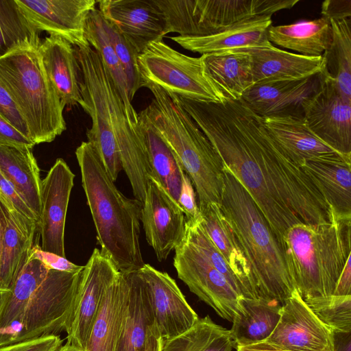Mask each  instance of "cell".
I'll return each instance as SVG.
<instances>
[{"label": "cell", "mask_w": 351, "mask_h": 351, "mask_svg": "<svg viewBox=\"0 0 351 351\" xmlns=\"http://www.w3.org/2000/svg\"><path fill=\"white\" fill-rule=\"evenodd\" d=\"M128 291L126 276L120 272L105 293L84 351H114L126 314Z\"/></svg>", "instance_id": "4316f807"}, {"label": "cell", "mask_w": 351, "mask_h": 351, "mask_svg": "<svg viewBox=\"0 0 351 351\" xmlns=\"http://www.w3.org/2000/svg\"><path fill=\"white\" fill-rule=\"evenodd\" d=\"M74 49L79 66L81 95L88 97L110 123L123 169L135 199L143 204L153 176L138 122L133 123L128 117L123 101L97 52L90 45Z\"/></svg>", "instance_id": "8992f818"}, {"label": "cell", "mask_w": 351, "mask_h": 351, "mask_svg": "<svg viewBox=\"0 0 351 351\" xmlns=\"http://www.w3.org/2000/svg\"><path fill=\"white\" fill-rule=\"evenodd\" d=\"M206 77L226 98L241 99L253 85L250 58L242 49L201 56Z\"/></svg>", "instance_id": "4dcf8cb0"}, {"label": "cell", "mask_w": 351, "mask_h": 351, "mask_svg": "<svg viewBox=\"0 0 351 351\" xmlns=\"http://www.w3.org/2000/svg\"><path fill=\"white\" fill-rule=\"evenodd\" d=\"M247 53L253 84L308 77L322 69V57L305 56L280 49L271 45L240 49Z\"/></svg>", "instance_id": "7402d4cb"}, {"label": "cell", "mask_w": 351, "mask_h": 351, "mask_svg": "<svg viewBox=\"0 0 351 351\" xmlns=\"http://www.w3.org/2000/svg\"><path fill=\"white\" fill-rule=\"evenodd\" d=\"M154 98L141 112L176 154L190 178L198 206L221 204L223 162L204 132L172 94L147 85Z\"/></svg>", "instance_id": "5b68a950"}, {"label": "cell", "mask_w": 351, "mask_h": 351, "mask_svg": "<svg viewBox=\"0 0 351 351\" xmlns=\"http://www.w3.org/2000/svg\"><path fill=\"white\" fill-rule=\"evenodd\" d=\"M299 0H197L201 11V36L221 31L239 22L256 17L271 16L293 8Z\"/></svg>", "instance_id": "603a6c76"}, {"label": "cell", "mask_w": 351, "mask_h": 351, "mask_svg": "<svg viewBox=\"0 0 351 351\" xmlns=\"http://www.w3.org/2000/svg\"><path fill=\"white\" fill-rule=\"evenodd\" d=\"M282 306L260 299L241 298L230 330L234 346L265 341L277 326Z\"/></svg>", "instance_id": "1f68e13d"}, {"label": "cell", "mask_w": 351, "mask_h": 351, "mask_svg": "<svg viewBox=\"0 0 351 351\" xmlns=\"http://www.w3.org/2000/svg\"><path fill=\"white\" fill-rule=\"evenodd\" d=\"M271 16L253 17L204 36H171L184 49L201 55L272 45L268 39Z\"/></svg>", "instance_id": "44dd1931"}, {"label": "cell", "mask_w": 351, "mask_h": 351, "mask_svg": "<svg viewBox=\"0 0 351 351\" xmlns=\"http://www.w3.org/2000/svg\"><path fill=\"white\" fill-rule=\"evenodd\" d=\"M38 222L7 208V226L0 247V289L10 290L34 246Z\"/></svg>", "instance_id": "d4e9b609"}, {"label": "cell", "mask_w": 351, "mask_h": 351, "mask_svg": "<svg viewBox=\"0 0 351 351\" xmlns=\"http://www.w3.org/2000/svg\"><path fill=\"white\" fill-rule=\"evenodd\" d=\"M30 256L40 259L49 269L55 270L74 272L84 267V266L77 265L70 262L66 257H62L42 250L41 247L38 246V244L34 245Z\"/></svg>", "instance_id": "f6af8a7d"}, {"label": "cell", "mask_w": 351, "mask_h": 351, "mask_svg": "<svg viewBox=\"0 0 351 351\" xmlns=\"http://www.w3.org/2000/svg\"><path fill=\"white\" fill-rule=\"evenodd\" d=\"M141 221L146 240L160 262L166 260L184 239L186 219L184 212L154 178L147 189Z\"/></svg>", "instance_id": "5bb4252c"}, {"label": "cell", "mask_w": 351, "mask_h": 351, "mask_svg": "<svg viewBox=\"0 0 351 351\" xmlns=\"http://www.w3.org/2000/svg\"><path fill=\"white\" fill-rule=\"evenodd\" d=\"M104 26L124 70L128 82L129 97L132 101L137 90L143 87L138 64L139 52L113 25L104 19Z\"/></svg>", "instance_id": "60d3db41"}, {"label": "cell", "mask_w": 351, "mask_h": 351, "mask_svg": "<svg viewBox=\"0 0 351 351\" xmlns=\"http://www.w3.org/2000/svg\"><path fill=\"white\" fill-rule=\"evenodd\" d=\"M10 290H1L0 289V311L5 300L6 298L9 294Z\"/></svg>", "instance_id": "11a10c76"}, {"label": "cell", "mask_w": 351, "mask_h": 351, "mask_svg": "<svg viewBox=\"0 0 351 351\" xmlns=\"http://www.w3.org/2000/svg\"><path fill=\"white\" fill-rule=\"evenodd\" d=\"M84 267L68 272L49 269L19 319L22 331L16 343L64 330Z\"/></svg>", "instance_id": "9c48e42d"}, {"label": "cell", "mask_w": 351, "mask_h": 351, "mask_svg": "<svg viewBox=\"0 0 351 351\" xmlns=\"http://www.w3.org/2000/svg\"><path fill=\"white\" fill-rule=\"evenodd\" d=\"M86 38L89 45L99 54L118 90L129 119L138 123V112L129 97L128 86L124 70L111 45L104 26V18L95 8L88 14L86 24Z\"/></svg>", "instance_id": "e575fe53"}, {"label": "cell", "mask_w": 351, "mask_h": 351, "mask_svg": "<svg viewBox=\"0 0 351 351\" xmlns=\"http://www.w3.org/2000/svg\"><path fill=\"white\" fill-rule=\"evenodd\" d=\"M38 51L46 73L64 106L79 105L82 97L74 47L62 38L49 36L40 42Z\"/></svg>", "instance_id": "cb8c5ba5"}, {"label": "cell", "mask_w": 351, "mask_h": 351, "mask_svg": "<svg viewBox=\"0 0 351 351\" xmlns=\"http://www.w3.org/2000/svg\"><path fill=\"white\" fill-rule=\"evenodd\" d=\"M321 71L296 80L265 82L253 84L241 99L262 118L304 117L306 102L318 90Z\"/></svg>", "instance_id": "d6986e66"}, {"label": "cell", "mask_w": 351, "mask_h": 351, "mask_svg": "<svg viewBox=\"0 0 351 351\" xmlns=\"http://www.w3.org/2000/svg\"><path fill=\"white\" fill-rule=\"evenodd\" d=\"M114 263L95 248L84 266L64 331L66 344L84 349L106 292L119 275Z\"/></svg>", "instance_id": "8fae6325"}, {"label": "cell", "mask_w": 351, "mask_h": 351, "mask_svg": "<svg viewBox=\"0 0 351 351\" xmlns=\"http://www.w3.org/2000/svg\"><path fill=\"white\" fill-rule=\"evenodd\" d=\"M173 96L252 197L280 243L295 224L332 221V211L319 189L272 139L263 118L241 99L213 103Z\"/></svg>", "instance_id": "6da1fadb"}, {"label": "cell", "mask_w": 351, "mask_h": 351, "mask_svg": "<svg viewBox=\"0 0 351 351\" xmlns=\"http://www.w3.org/2000/svg\"><path fill=\"white\" fill-rule=\"evenodd\" d=\"M27 21L38 32L62 38L74 47L89 46L86 24L95 0H15Z\"/></svg>", "instance_id": "4fadbf2b"}, {"label": "cell", "mask_w": 351, "mask_h": 351, "mask_svg": "<svg viewBox=\"0 0 351 351\" xmlns=\"http://www.w3.org/2000/svg\"><path fill=\"white\" fill-rule=\"evenodd\" d=\"M0 117L9 122L25 137L31 140L29 132L25 121L19 112L12 98L1 84Z\"/></svg>", "instance_id": "7bdbcfd3"}, {"label": "cell", "mask_w": 351, "mask_h": 351, "mask_svg": "<svg viewBox=\"0 0 351 351\" xmlns=\"http://www.w3.org/2000/svg\"><path fill=\"white\" fill-rule=\"evenodd\" d=\"M40 35L25 18L15 0H0V56L22 45H39Z\"/></svg>", "instance_id": "74e56055"}, {"label": "cell", "mask_w": 351, "mask_h": 351, "mask_svg": "<svg viewBox=\"0 0 351 351\" xmlns=\"http://www.w3.org/2000/svg\"><path fill=\"white\" fill-rule=\"evenodd\" d=\"M173 265L189 290L223 319L232 322L242 297L226 277L186 239L176 247Z\"/></svg>", "instance_id": "30bf717a"}, {"label": "cell", "mask_w": 351, "mask_h": 351, "mask_svg": "<svg viewBox=\"0 0 351 351\" xmlns=\"http://www.w3.org/2000/svg\"><path fill=\"white\" fill-rule=\"evenodd\" d=\"M178 204L184 212L186 221H193L200 217L193 184L186 173L183 176Z\"/></svg>", "instance_id": "ee69618b"}, {"label": "cell", "mask_w": 351, "mask_h": 351, "mask_svg": "<svg viewBox=\"0 0 351 351\" xmlns=\"http://www.w3.org/2000/svg\"><path fill=\"white\" fill-rule=\"evenodd\" d=\"M198 206L206 232L243 285L249 298L256 299L249 265L221 204L210 202Z\"/></svg>", "instance_id": "f1b7e54d"}, {"label": "cell", "mask_w": 351, "mask_h": 351, "mask_svg": "<svg viewBox=\"0 0 351 351\" xmlns=\"http://www.w3.org/2000/svg\"><path fill=\"white\" fill-rule=\"evenodd\" d=\"M304 117L314 134L336 152L351 155V99L321 71L318 90L306 102Z\"/></svg>", "instance_id": "7c38bea8"}, {"label": "cell", "mask_w": 351, "mask_h": 351, "mask_svg": "<svg viewBox=\"0 0 351 351\" xmlns=\"http://www.w3.org/2000/svg\"><path fill=\"white\" fill-rule=\"evenodd\" d=\"M138 64L143 87L154 85L202 102L220 103L226 98L205 75L201 56L183 54L163 40L152 43L140 53Z\"/></svg>", "instance_id": "ba28073f"}, {"label": "cell", "mask_w": 351, "mask_h": 351, "mask_svg": "<svg viewBox=\"0 0 351 351\" xmlns=\"http://www.w3.org/2000/svg\"><path fill=\"white\" fill-rule=\"evenodd\" d=\"M304 302L332 332H351V295H331Z\"/></svg>", "instance_id": "ab89813d"}, {"label": "cell", "mask_w": 351, "mask_h": 351, "mask_svg": "<svg viewBox=\"0 0 351 351\" xmlns=\"http://www.w3.org/2000/svg\"><path fill=\"white\" fill-rule=\"evenodd\" d=\"M138 125L143 135L152 176L178 204L184 171L170 147L156 132L141 112Z\"/></svg>", "instance_id": "836d02e7"}, {"label": "cell", "mask_w": 351, "mask_h": 351, "mask_svg": "<svg viewBox=\"0 0 351 351\" xmlns=\"http://www.w3.org/2000/svg\"><path fill=\"white\" fill-rule=\"evenodd\" d=\"M63 341L60 335H47L1 346L0 351H58Z\"/></svg>", "instance_id": "b9f144b4"}, {"label": "cell", "mask_w": 351, "mask_h": 351, "mask_svg": "<svg viewBox=\"0 0 351 351\" xmlns=\"http://www.w3.org/2000/svg\"><path fill=\"white\" fill-rule=\"evenodd\" d=\"M0 145L33 148L35 144L0 117Z\"/></svg>", "instance_id": "bcb514c9"}, {"label": "cell", "mask_w": 351, "mask_h": 351, "mask_svg": "<svg viewBox=\"0 0 351 351\" xmlns=\"http://www.w3.org/2000/svg\"><path fill=\"white\" fill-rule=\"evenodd\" d=\"M75 156L101 252L121 273L138 270L145 265L140 245L143 204L117 189L88 141L77 147Z\"/></svg>", "instance_id": "7a4b0ae2"}, {"label": "cell", "mask_w": 351, "mask_h": 351, "mask_svg": "<svg viewBox=\"0 0 351 351\" xmlns=\"http://www.w3.org/2000/svg\"><path fill=\"white\" fill-rule=\"evenodd\" d=\"M58 351H84V350L66 343Z\"/></svg>", "instance_id": "db71d44e"}, {"label": "cell", "mask_w": 351, "mask_h": 351, "mask_svg": "<svg viewBox=\"0 0 351 351\" xmlns=\"http://www.w3.org/2000/svg\"><path fill=\"white\" fill-rule=\"evenodd\" d=\"M265 341L289 351H333V332L297 291L282 306L278 323Z\"/></svg>", "instance_id": "2e32d148"}, {"label": "cell", "mask_w": 351, "mask_h": 351, "mask_svg": "<svg viewBox=\"0 0 351 351\" xmlns=\"http://www.w3.org/2000/svg\"><path fill=\"white\" fill-rule=\"evenodd\" d=\"M332 295L338 296L351 295L350 256L348 257L341 271Z\"/></svg>", "instance_id": "c3c4849f"}, {"label": "cell", "mask_w": 351, "mask_h": 351, "mask_svg": "<svg viewBox=\"0 0 351 351\" xmlns=\"http://www.w3.org/2000/svg\"><path fill=\"white\" fill-rule=\"evenodd\" d=\"M39 45H22L0 56V84L25 121L35 145L53 141L66 128L65 106L46 73Z\"/></svg>", "instance_id": "52a82bcc"}, {"label": "cell", "mask_w": 351, "mask_h": 351, "mask_svg": "<svg viewBox=\"0 0 351 351\" xmlns=\"http://www.w3.org/2000/svg\"><path fill=\"white\" fill-rule=\"evenodd\" d=\"M263 122L272 139L300 167L306 160L337 152L314 134L304 117H268Z\"/></svg>", "instance_id": "484cf974"}, {"label": "cell", "mask_w": 351, "mask_h": 351, "mask_svg": "<svg viewBox=\"0 0 351 351\" xmlns=\"http://www.w3.org/2000/svg\"><path fill=\"white\" fill-rule=\"evenodd\" d=\"M330 21L332 40L322 55V69L351 99V18Z\"/></svg>", "instance_id": "d590c367"}, {"label": "cell", "mask_w": 351, "mask_h": 351, "mask_svg": "<svg viewBox=\"0 0 351 351\" xmlns=\"http://www.w3.org/2000/svg\"><path fill=\"white\" fill-rule=\"evenodd\" d=\"M0 199L3 202V199H2V196H1V192H0Z\"/></svg>", "instance_id": "9f6ffc18"}, {"label": "cell", "mask_w": 351, "mask_h": 351, "mask_svg": "<svg viewBox=\"0 0 351 351\" xmlns=\"http://www.w3.org/2000/svg\"><path fill=\"white\" fill-rule=\"evenodd\" d=\"M98 10L141 53L167 34L164 14L155 0H100Z\"/></svg>", "instance_id": "ac0fdd59"}, {"label": "cell", "mask_w": 351, "mask_h": 351, "mask_svg": "<svg viewBox=\"0 0 351 351\" xmlns=\"http://www.w3.org/2000/svg\"><path fill=\"white\" fill-rule=\"evenodd\" d=\"M269 41L305 56H319L332 40V27L329 19L320 17L301 20L289 25H271Z\"/></svg>", "instance_id": "d6a6232c"}, {"label": "cell", "mask_w": 351, "mask_h": 351, "mask_svg": "<svg viewBox=\"0 0 351 351\" xmlns=\"http://www.w3.org/2000/svg\"><path fill=\"white\" fill-rule=\"evenodd\" d=\"M221 206L250 269L256 299L282 306L295 292L282 246L252 197L223 165Z\"/></svg>", "instance_id": "3957f363"}, {"label": "cell", "mask_w": 351, "mask_h": 351, "mask_svg": "<svg viewBox=\"0 0 351 351\" xmlns=\"http://www.w3.org/2000/svg\"><path fill=\"white\" fill-rule=\"evenodd\" d=\"M236 348L237 351H289L278 348L266 341Z\"/></svg>", "instance_id": "f907efd6"}, {"label": "cell", "mask_w": 351, "mask_h": 351, "mask_svg": "<svg viewBox=\"0 0 351 351\" xmlns=\"http://www.w3.org/2000/svg\"><path fill=\"white\" fill-rule=\"evenodd\" d=\"M321 14L329 20L351 18V0H326L322 2Z\"/></svg>", "instance_id": "7dc6e473"}, {"label": "cell", "mask_w": 351, "mask_h": 351, "mask_svg": "<svg viewBox=\"0 0 351 351\" xmlns=\"http://www.w3.org/2000/svg\"><path fill=\"white\" fill-rule=\"evenodd\" d=\"M281 244L301 298L305 301L331 295L351 256V217L333 213L327 223L295 224L285 232Z\"/></svg>", "instance_id": "277c9868"}, {"label": "cell", "mask_w": 351, "mask_h": 351, "mask_svg": "<svg viewBox=\"0 0 351 351\" xmlns=\"http://www.w3.org/2000/svg\"><path fill=\"white\" fill-rule=\"evenodd\" d=\"M7 226V207L0 199V247Z\"/></svg>", "instance_id": "f5cc1de1"}, {"label": "cell", "mask_w": 351, "mask_h": 351, "mask_svg": "<svg viewBox=\"0 0 351 351\" xmlns=\"http://www.w3.org/2000/svg\"><path fill=\"white\" fill-rule=\"evenodd\" d=\"M74 178L66 162L58 158L41 183V249L62 257H66L65 221Z\"/></svg>", "instance_id": "e0dca14e"}, {"label": "cell", "mask_w": 351, "mask_h": 351, "mask_svg": "<svg viewBox=\"0 0 351 351\" xmlns=\"http://www.w3.org/2000/svg\"><path fill=\"white\" fill-rule=\"evenodd\" d=\"M0 171L12 183L39 221L42 180L32 149L0 145Z\"/></svg>", "instance_id": "f546056e"}, {"label": "cell", "mask_w": 351, "mask_h": 351, "mask_svg": "<svg viewBox=\"0 0 351 351\" xmlns=\"http://www.w3.org/2000/svg\"><path fill=\"white\" fill-rule=\"evenodd\" d=\"M125 274L129 286L128 306L114 351H141L150 334L156 330L154 315L138 271Z\"/></svg>", "instance_id": "83f0119b"}, {"label": "cell", "mask_w": 351, "mask_h": 351, "mask_svg": "<svg viewBox=\"0 0 351 351\" xmlns=\"http://www.w3.org/2000/svg\"><path fill=\"white\" fill-rule=\"evenodd\" d=\"M162 339L156 330L148 337L144 347L141 351H160Z\"/></svg>", "instance_id": "816d5d0a"}, {"label": "cell", "mask_w": 351, "mask_h": 351, "mask_svg": "<svg viewBox=\"0 0 351 351\" xmlns=\"http://www.w3.org/2000/svg\"><path fill=\"white\" fill-rule=\"evenodd\" d=\"M226 330L206 315L183 333L162 340L160 351H223L213 339Z\"/></svg>", "instance_id": "f35d334b"}, {"label": "cell", "mask_w": 351, "mask_h": 351, "mask_svg": "<svg viewBox=\"0 0 351 351\" xmlns=\"http://www.w3.org/2000/svg\"><path fill=\"white\" fill-rule=\"evenodd\" d=\"M301 168L336 215L351 217V155L335 152L313 158Z\"/></svg>", "instance_id": "ffe728a7"}, {"label": "cell", "mask_w": 351, "mask_h": 351, "mask_svg": "<svg viewBox=\"0 0 351 351\" xmlns=\"http://www.w3.org/2000/svg\"><path fill=\"white\" fill-rule=\"evenodd\" d=\"M49 269L40 259L29 256L1 308L0 328L21 318L29 300L46 278Z\"/></svg>", "instance_id": "8d00e7d4"}, {"label": "cell", "mask_w": 351, "mask_h": 351, "mask_svg": "<svg viewBox=\"0 0 351 351\" xmlns=\"http://www.w3.org/2000/svg\"><path fill=\"white\" fill-rule=\"evenodd\" d=\"M138 271L145 285L156 330L162 340L178 336L199 319L176 282L149 264Z\"/></svg>", "instance_id": "9a60e30c"}, {"label": "cell", "mask_w": 351, "mask_h": 351, "mask_svg": "<svg viewBox=\"0 0 351 351\" xmlns=\"http://www.w3.org/2000/svg\"><path fill=\"white\" fill-rule=\"evenodd\" d=\"M333 351H351V332H333Z\"/></svg>", "instance_id": "681fc988"}]
</instances>
